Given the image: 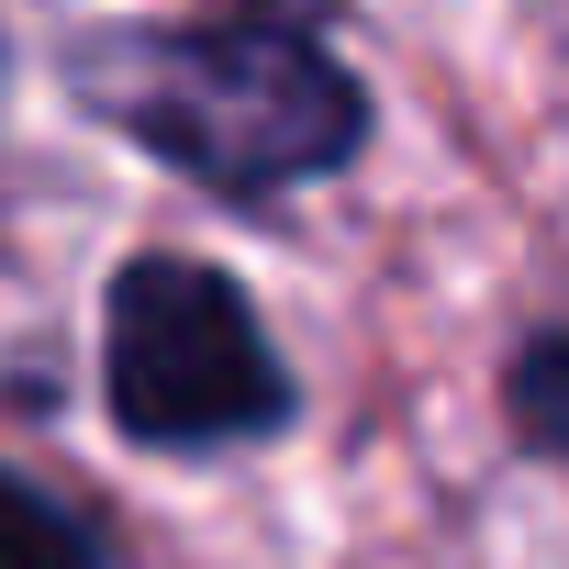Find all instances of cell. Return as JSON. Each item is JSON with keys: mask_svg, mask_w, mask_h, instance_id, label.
I'll return each instance as SVG.
<instances>
[{"mask_svg": "<svg viewBox=\"0 0 569 569\" xmlns=\"http://www.w3.org/2000/svg\"><path fill=\"white\" fill-rule=\"evenodd\" d=\"M336 0H212L190 23H90L57 79L134 157L223 212H279L369 157V79L325 46Z\"/></svg>", "mask_w": 569, "mask_h": 569, "instance_id": "cell-1", "label": "cell"}, {"mask_svg": "<svg viewBox=\"0 0 569 569\" xmlns=\"http://www.w3.org/2000/svg\"><path fill=\"white\" fill-rule=\"evenodd\" d=\"M101 413L146 458H246L291 436L302 391L234 268L190 246H146L101 291Z\"/></svg>", "mask_w": 569, "mask_h": 569, "instance_id": "cell-2", "label": "cell"}, {"mask_svg": "<svg viewBox=\"0 0 569 569\" xmlns=\"http://www.w3.org/2000/svg\"><path fill=\"white\" fill-rule=\"evenodd\" d=\"M0 569H112V536L57 480H34V469L0 458Z\"/></svg>", "mask_w": 569, "mask_h": 569, "instance_id": "cell-3", "label": "cell"}, {"mask_svg": "<svg viewBox=\"0 0 569 569\" xmlns=\"http://www.w3.org/2000/svg\"><path fill=\"white\" fill-rule=\"evenodd\" d=\"M502 425L536 469L569 480V325H536L513 358H502Z\"/></svg>", "mask_w": 569, "mask_h": 569, "instance_id": "cell-4", "label": "cell"}, {"mask_svg": "<svg viewBox=\"0 0 569 569\" xmlns=\"http://www.w3.org/2000/svg\"><path fill=\"white\" fill-rule=\"evenodd\" d=\"M0 79H12V46H0Z\"/></svg>", "mask_w": 569, "mask_h": 569, "instance_id": "cell-5", "label": "cell"}]
</instances>
